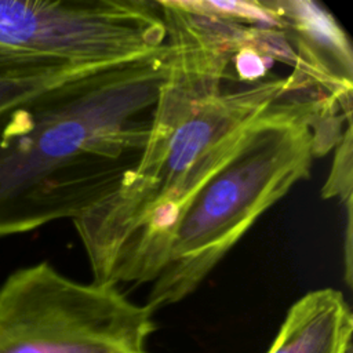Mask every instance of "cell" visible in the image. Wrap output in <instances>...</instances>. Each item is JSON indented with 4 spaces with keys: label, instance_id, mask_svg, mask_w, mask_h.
I'll use <instances>...</instances> for the list:
<instances>
[{
    "label": "cell",
    "instance_id": "obj_3",
    "mask_svg": "<svg viewBox=\"0 0 353 353\" xmlns=\"http://www.w3.org/2000/svg\"><path fill=\"white\" fill-rule=\"evenodd\" d=\"M349 117L312 88L273 103L183 212L146 305L156 312L194 292L256 219L309 176L313 159L339 143Z\"/></svg>",
    "mask_w": 353,
    "mask_h": 353
},
{
    "label": "cell",
    "instance_id": "obj_6",
    "mask_svg": "<svg viewBox=\"0 0 353 353\" xmlns=\"http://www.w3.org/2000/svg\"><path fill=\"white\" fill-rule=\"evenodd\" d=\"M281 23L296 62L294 70L305 74L321 91L352 114L353 52L335 17L312 0H265Z\"/></svg>",
    "mask_w": 353,
    "mask_h": 353
},
{
    "label": "cell",
    "instance_id": "obj_2",
    "mask_svg": "<svg viewBox=\"0 0 353 353\" xmlns=\"http://www.w3.org/2000/svg\"><path fill=\"white\" fill-rule=\"evenodd\" d=\"M167 55L83 72L0 110V237L79 218L137 167Z\"/></svg>",
    "mask_w": 353,
    "mask_h": 353
},
{
    "label": "cell",
    "instance_id": "obj_1",
    "mask_svg": "<svg viewBox=\"0 0 353 353\" xmlns=\"http://www.w3.org/2000/svg\"><path fill=\"white\" fill-rule=\"evenodd\" d=\"M165 26L167 69L139 163L73 219L98 284H152L201 188L273 103L310 87L294 72L225 87L232 57L178 18Z\"/></svg>",
    "mask_w": 353,
    "mask_h": 353
},
{
    "label": "cell",
    "instance_id": "obj_5",
    "mask_svg": "<svg viewBox=\"0 0 353 353\" xmlns=\"http://www.w3.org/2000/svg\"><path fill=\"white\" fill-rule=\"evenodd\" d=\"M157 1L0 0V52L99 69L163 52Z\"/></svg>",
    "mask_w": 353,
    "mask_h": 353
},
{
    "label": "cell",
    "instance_id": "obj_9",
    "mask_svg": "<svg viewBox=\"0 0 353 353\" xmlns=\"http://www.w3.org/2000/svg\"><path fill=\"white\" fill-rule=\"evenodd\" d=\"M332 170L323 188V197H341L346 203H352V124L343 132L342 139L336 145Z\"/></svg>",
    "mask_w": 353,
    "mask_h": 353
},
{
    "label": "cell",
    "instance_id": "obj_8",
    "mask_svg": "<svg viewBox=\"0 0 353 353\" xmlns=\"http://www.w3.org/2000/svg\"><path fill=\"white\" fill-rule=\"evenodd\" d=\"M88 70L94 69L72 68L0 52V110L48 85Z\"/></svg>",
    "mask_w": 353,
    "mask_h": 353
},
{
    "label": "cell",
    "instance_id": "obj_7",
    "mask_svg": "<svg viewBox=\"0 0 353 353\" xmlns=\"http://www.w3.org/2000/svg\"><path fill=\"white\" fill-rule=\"evenodd\" d=\"M353 314L343 294L313 290L287 312L266 353H350Z\"/></svg>",
    "mask_w": 353,
    "mask_h": 353
},
{
    "label": "cell",
    "instance_id": "obj_4",
    "mask_svg": "<svg viewBox=\"0 0 353 353\" xmlns=\"http://www.w3.org/2000/svg\"><path fill=\"white\" fill-rule=\"evenodd\" d=\"M153 314L120 287L79 283L39 262L0 285V353H146Z\"/></svg>",
    "mask_w": 353,
    "mask_h": 353
}]
</instances>
